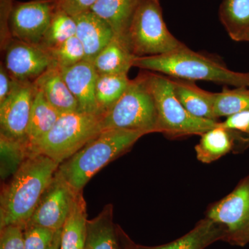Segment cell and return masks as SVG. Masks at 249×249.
Instances as JSON below:
<instances>
[{
	"mask_svg": "<svg viewBox=\"0 0 249 249\" xmlns=\"http://www.w3.org/2000/svg\"><path fill=\"white\" fill-rule=\"evenodd\" d=\"M59 165L42 154L26 159L1 190L0 229L9 225L25 228Z\"/></svg>",
	"mask_w": 249,
	"mask_h": 249,
	"instance_id": "1",
	"label": "cell"
},
{
	"mask_svg": "<svg viewBox=\"0 0 249 249\" xmlns=\"http://www.w3.org/2000/svg\"><path fill=\"white\" fill-rule=\"evenodd\" d=\"M133 67L172 78L206 80L235 88L249 87V72L231 71L217 60L196 53L186 46L161 55L135 57Z\"/></svg>",
	"mask_w": 249,
	"mask_h": 249,
	"instance_id": "2",
	"label": "cell"
},
{
	"mask_svg": "<svg viewBox=\"0 0 249 249\" xmlns=\"http://www.w3.org/2000/svg\"><path fill=\"white\" fill-rule=\"evenodd\" d=\"M145 134L126 129L103 130L68 160L58 171L76 192L108 163L124 155Z\"/></svg>",
	"mask_w": 249,
	"mask_h": 249,
	"instance_id": "3",
	"label": "cell"
},
{
	"mask_svg": "<svg viewBox=\"0 0 249 249\" xmlns=\"http://www.w3.org/2000/svg\"><path fill=\"white\" fill-rule=\"evenodd\" d=\"M102 128L159 132L158 114L146 71L131 80L120 99L103 116Z\"/></svg>",
	"mask_w": 249,
	"mask_h": 249,
	"instance_id": "4",
	"label": "cell"
},
{
	"mask_svg": "<svg viewBox=\"0 0 249 249\" xmlns=\"http://www.w3.org/2000/svg\"><path fill=\"white\" fill-rule=\"evenodd\" d=\"M103 116L81 111L62 114L34 154H42L61 164L101 134Z\"/></svg>",
	"mask_w": 249,
	"mask_h": 249,
	"instance_id": "5",
	"label": "cell"
},
{
	"mask_svg": "<svg viewBox=\"0 0 249 249\" xmlns=\"http://www.w3.org/2000/svg\"><path fill=\"white\" fill-rule=\"evenodd\" d=\"M146 74L157 107L159 132L170 138L201 135L219 124L190 114L175 96L169 77L150 71Z\"/></svg>",
	"mask_w": 249,
	"mask_h": 249,
	"instance_id": "6",
	"label": "cell"
},
{
	"mask_svg": "<svg viewBox=\"0 0 249 249\" xmlns=\"http://www.w3.org/2000/svg\"><path fill=\"white\" fill-rule=\"evenodd\" d=\"M127 43L136 57L170 53L186 46L168 31L160 0H142L129 26Z\"/></svg>",
	"mask_w": 249,
	"mask_h": 249,
	"instance_id": "7",
	"label": "cell"
},
{
	"mask_svg": "<svg viewBox=\"0 0 249 249\" xmlns=\"http://www.w3.org/2000/svg\"><path fill=\"white\" fill-rule=\"evenodd\" d=\"M206 217L222 227L224 242L241 247L249 245V176L242 178L230 194L213 204Z\"/></svg>",
	"mask_w": 249,
	"mask_h": 249,
	"instance_id": "8",
	"label": "cell"
},
{
	"mask_svg": "<svg viewBox=\"0 0 249 249\" xmlns=\"http://www.w3.org/2000/svg\"><path fill=\"white\" fill-rule=\"evenodd\" d=\"M34 95V82L15 80L12 91L0 103V136L27 146V132Z\"/></svg>",
	"mask_w": 249,
	"mask_h": 249,
	"instance_id": "9",
	"label": "cell"
},
{
	"mask_svg": "<svg viewBox=\"0 0 249 249\" xmlns=\"http://www.w3.org/2000/svg\"><path fill=\"white\" fill-rule=\"evenodd\" d=\"M78 193L57 170L27 225L62 229Z\"/></svg>",
	"mask_w": 249,
	"mask_h": 249,
	"instance_id": "10",
	"label": "cell"
},
{
	"mask_svg": "<svg viewBox=\"0 0 249 249\" xmlns=\"http://www.w3.org/2000/svg\"><path fill=\"white\" fill-rule=\"evenodd\" d=\"M55 9L52 0H33L14 4L9 19L11 37L40 45Z\"/></svg>",
	"mask_w": 249,
	"mask_h": 249,
	"instance_id": "11",
	"label": "cell"
},
{
	"mask_svg": "<svg viewBox=\"0 0 249 249\" xmlns=\"http://www.w3.org/2000/svg\"><path fill=\"white\" fill-rule=\"evenodd\" d=\"M4 52V66L12 78L19 81L34 82L56 65L47 49L17 39H11Z\"/></svg>",
	"mask_w": 249,
	"mask_h": 249,
	"instance_id": "12",
	"label": "cell"
},
{
	"mask_svg": "<svg viewBox=\"0 0 249 249\" xmlns=\"http://www.w3.org/2000/svg\"><path fill=\"white\" fill-rule=\"evenodd\" d=\"M119 235L124 249H204L217 241H224V239L222 227L206 217L199 221L186 235L170 243L157 247L137 245L121 230L120 228Z\"/></svg>",
	"mask_w": 249,
	"mask_h": 249,
	"instance_id": "13",
	"label": "cell"
},
{
	"mask_svg": "<svg viewBox=\"0 0 249 249\" xmlns=\"http://www.w3.org/2000/svg\"><path fill=\"white\" fill-rule=\"evenodd\" d=\"M60 69L69 89L78 101L79 111L101 115L95 96L98 73L93 64L83 60L73 66Z\"/></svg>",
	"mask_w": 249,
	"mask_h": 249,
	"instance_id": "14",
	"label": "cell"
},
{
	"mask_svg": "<svg viewBox=\"0 0 249 249\" xmlns=\"http://www.w3.org/2000/svg\"><path fill=\"white\" fill-rule=\"evenodd\" d=\"M73 18L76 22V36L84 48L85 60L92 63L115 34L110 26L93 11H88Z\"/></svg>",
	"mask_w": 249,
	"mask_h": 249,
	"instance_id": "15",
	"label": "cell"
},
{
	"mask_svg": "<svg viewBox=\"0 0 249 249\" xmlns=\"http://www.w3.org/2000/svg\"><path fill=\"white\" fill-rule=\"evenodd\" d=\"M169 78L175 96L190 114L199 119L217 121L214 114L216 93L201 89L193 80Z\"/></svg>",
	"mask_w": 249,
	"mask_h": 249,
	"instance_id": "16",
	"label": "cell"
},
{
	"mask_svg": "<svg viewBox=\"0 0 249 249\" xmlns=\"http://www.w3.org/2000/svg\"><path fill=\"white\" fill-rule=\"evenodd\" d=\"M34 83L49 104L61 115L80 111L78 101L69 89L61 70L56 65L44 72Z\"/></svg>",
	"mask_w": 249,
	"mask_h": 249,
	"instance_id": "17",
	"label": "cell"
},
{
	"mask_svg": "<svg viewBox=\"0 0 249 249\" xmlns=\"http://www.w3.org/2000/svg\"><path fill=\"white\" fill-rule=\"evenodd\" d=\"M142 1V0H97L91 11L110 26L116 37L127 43L129 26Z\"/></svg>",
	"mask_w": 249,
	"mask_h": 249,
	"instance_id": "18",
	"label": "cell"
},
{
	"mask_svg": "<svg viewBox=\"0 0 249 249\" xmlns=\"http://www.w3.org/2000/svg\"><path fill=\"white\" fill-rule=\"evenodd\" d=\"M60 116L61 114L49 104L42 93L35 86V95L27 132V146L31 155L34 154L37 144L52 129Z\"/></svg>",
	"mask_w": 249,
	"mask_h": 249,
	"instance_id": "19",
	"label": "cell"
},
{
	"mask_svg": "<svg viewBox=\"0 0 249 249\" xmlns=\"http://www.w3.org/2000/svg\"><path fill=\"white\" fill-rule=\"evenodd\" d=\"M85 249H124L119 227L113 222V206L107 205L97 217L88 221Z\"/></svg>",
	"mask_w": 249,
	"mask_h": 249,
	"instance_id": "20",
	"label": "cell"
},
{
	"mask_svg": "<svg viewBox=\"0 0 249 249\" xmlns=\"http://www.w3.org/2000/svg\"><path fill=\"white\" fill-rule=\"evenodd\" d=\"M135 57L127 43L115 36L92 64L98 75L127 74Z\"/></svg>",
	"mask_w": 249,
	"mask_h": 249,
	"instance_id": "21",
	"label": "cell"
},
{
	"mask_svg": "<svg viewBox=\"0 0 249 249\" xmlns=\"http://www.w3.org/2000/svg\"><path fill=\"white\" fill-rule=\"evenodd\" d=\"M88 221L86 202L81 191L77 194L62 228L60 249H85Z\"/></svg>",
	"mask_w": 249,
	"mask_h": 249,
	"instance_id": "22",
	"label": "cell"
},
{
	"mask_svg": "<svg viewBox=\"0 0 249 249\" xmlns=\"http://www.w3.org/2000/svg\"><path fill=\"white\" fill-rule=\"evenodd\" d=\"M233 132L222 127L219 122L216 127L201 134L200 142L195 147L197 160L211 163L229 153L235 145Z\"/></svg>",
	"mask_w": 249,
	"mask_h": 249,
	"instance_id": "23",
	"label": "cell"
},
{
	"mask_svg": "<svg viewBox=\"0 0 249 249\" xmlns=\"http://www.w3.org/2000/svg\"><path fill=\"white\" fill-rule=\"evenodd\" d=\"M219 18L231 38L249 42V0H224Z\"/></svg>",
	"mask_w": 249,
	"mask_h": 249,
	"instance_id": "24",
	"label": "cell"
},
{
	"mask_svg": "<svg viewBox=\"0 0 249 249\" xmlns=\"http://www.w3.org/2000/svg\"><path fill=\"white\" fill-rule=\"evenodd\" d=\"M130 81L127 74H98L95 96L101 115H104L120 99Z\"/></svg>",
	"mask_w": 249,
	"mask_h": 249,
	"instance_id": "25",
	"label": "cell"
},
{
	"mask_svg": "<svg viewBox=\"0 0 249 249\" xmlns=\"http://www.w3.org/2000/svg\"><path fill=\"white\" fill-rule=\"evenodd\" d=\"M76 19L61 9L55 8L53 17L40 45L51 49L58 47L76 34Z\"/></svg>",
	"mask_w": 249,
	"mask_h": 249,
	"instance_id": "26",
	"label": "cell"
},
{
	"mask_svg": "<svg viewBox=\"0 0 249 249\" xmlns=\"http://www.w3.org/2000/svg\"><path fill=\"white\" fill-rule=\"evenodd\" d=\"M249 109V87H237L230 89L224 88L216 93L214 114L216 117L229 116Z\"/></svg>",
	"mask_w": 249,
	"mask_h": 249,
	"instance_id": "27",
	"label": "cell"
},
{
	"mask_svg": "<svg viewBox=\"0 0 249 249\" xmlns=\"http://www.w3.org/2000/svg\"><path fill=\"white\" fill-rule=\"evenodd\" d=\"M0 147L1 179H6L16 173L31 154L24 144L10 140L3 136H0Z\"/></svg>",
	"mask_w": 249,
	"mask_h": 249,
	"instance_id": "28",
	"label": "cell"
},
{
	"mask_svg": "<svg viewBox=\"0 0 249 249\" xmlns=\"http://www.w3.org/2000/svg\"><path fill=\"white\" fill-rule=\"evenodd\" d=\"M48 51L59 68L72 67L85 60L84 48L76 36Z\"/></svg>",
	"mask_w": 249,
	"mask_h": 249,
	"instance_id": "29",
	"label": "cell"
},
{
	"mask_svg": "<svg viewBox=\"0 0 249 249\" xmlns=\"http://www.w3.org/2000/svg\"><path fill=\"white\" fill-rule=\"evenodd\" d=\"M57 231L38 226H26L24 229V249H48Z\"/></svg>",
	"mask_w": 249,
	"mask_h": 249,
	"instance_id": "30",
	"label": "cell"
},
{
	"mask_svg": "<svg viewBox=\"0 0 249 249\" xmlns=\"http://www.w3.org/2000/svg\"><path fill=\"white\" fill-rule=\"evenodd\" d=\"M24 229L19 225L1 229L0 249H24Z\"/></svg>",
	"mask_w": 249,
	"mask_h": 249,
	"instance_id": "31",
	"label": "cell"
},
{
	"mask_svg": "<svg viewBox=\"0 0 249 249\" xmlns=\"http://www.w3.org/2000/svg\"><path fill=\"white\" fill-rule=\"evenodd\" d=\"M13 0H0V45L4 51L12 39L9 30V19L14 7Z\"/></svg>",
	"mask_w": 249,
	"mask_h": 249,
	"instance_id": "32",
	"label": "cell"
},
{
	"mask_svg": "<svg viewBox=\"0 0 249 249\" xmlns=\"http://www.w3.org/2000/svg\"><path fill=\"white\" fill-rule=\"evenodd\" d=\"M55 8L61 9L76 17L78 15L91 11L97 0H52Z\"/></svg>",
	"mask_w": 249,
	"mask_h": 249,
	"instance_id": "33",
	"label": "cell"
},
{
	"mask_svg": "<svg viewBox=\"0 0 249 249\" xmlns=\"http://www.w3.org/2000/svg\"><path fill=\"white\" fill-rule=\"evenodd\" d=\"M220 124L226 128L249 134V109L229 116Z\"/></svg>",
	"mask_w": 249,
	"mask_h": 249,
	"instance_id": "34",
	"label": "cell"
},
{
	"mask_svg": "<svg viewBox=\"0 0 249 249\" xmlns=\"http://www.w3.org/2000/svg\"><path fill=\"white\" fill-rule=\"evenodd\" d=\"M15 83L14 78L10 75L4 64L0 66V103L9 96L12 91Z\"/></svg>",
	"mask_w": 249,
	"mask_h": 249,
	"instance_id": "35",
	"label": "cell"
},
{
	"mask_svg": "<svg viewBox=\"0 0 249 249\" xmlns=\"http://www.w3.org/2000/svg\"><path fill=\"white\" fill-rule=\"evenodd\" d=\"M62 229L58 231L55 234L52 245L47 249H60V240H61Z\"/></svg>",
	"mask_w": 249,
	"mask_h": 249,
	"instance_id": "36",
	"label": "cell"
},
{
	"mask_svg": "<svg viewBox=\"0 0 249 249\" xmlns=\"http://www.w3.org/2000/svg\"></svg>",
	"mask_w": 249,
	"mask_h": 249,
	"instance_id": "37",
	"label": "cell"
}]
</instances>
